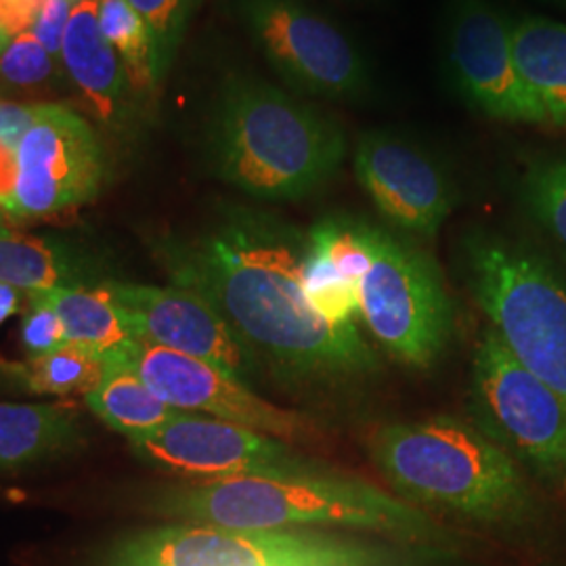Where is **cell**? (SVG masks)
<instances>
[{
	"mask_svg": "<svg viewBox=\"0 0 566 566\" xmlns=\"http://www.w3.org/2000/svg\"><path fill=\"white\" fill-rule=\"evenodd\" d=\"M0 390H13V386L9 382V378H7V374H4L2 367H0Z\"/></svg>",
	"mask_w": 566,
	"mask_h": 566,
	"instance_id": "d6a6232c",
	"label": "cell"
},
{
	"mask_svg": "<svg viewBox=\"0 0 566 566\" xmlns=\"http://www.w3.org/2000/svg\"><path fill=\"white\" fill-rule=\"evenodd\" d=\"M369 460L392 493L472 523H507L525 512L528 493L516 460L483 428L449 416L378 426Z\"/></svg>",
	"mask_w": 566,
	"mask_h": 566,
	"instance_id": "277c9868",
	"label": "cell"
},
{
	"mask_svg": "<svg viewBox=\"0 0 566 566\" xmlns=\"http://www.w3.org/2000/svg\"><path fill=\"white\" fill-rule=\"evenodd\" d=\"M61 65L103 124L122 120L130 84L118 53L103 36L97 0H76L63 36Z\"/></svg>",
	"mask_w": 566,
	"mask_h": 566,
	"instance_id": "2e32d148",
	"label": "cell"
},
{
	"mask_svg": "<svg viewBox=\"0 0 566 566\" xmlns=\"http://www.w3.org/2000/svg\"><path fill=\"white\" fill-rule=\"evenodd\" d=\"M353 170L380 217L403 235L434 240L455 206L446 168L401 133H364L353 151Z\"/></svg>",
	"mask_w": 566,
	"mask_h": 566,
	"instance_id": "5bb4252c",
	"label": "cell"
},
{
	"mask_svg": "<svg viewBox=\"0 0 566 566\" xmlns=\"http://www.w3.org/2000/svg\"><path fill=\"white\" fill-rule=\"evenodd\" d=\"M76 0H44L30 32L53 60L61 63V46Z\"/></svg>",
	"mask_w": 566,
	"mask_h": 566,
	"instance_id": "83f0119b",
	"label": "cell"
},
{
	"mask_svg": "<svg viewBox=\"0 0 566 566\" xmlns=\"http://www.w3.org/2000/svg\"><path fill=\"white\" fill-rule=\"evenodd\" d=\"M549 2H554V4H560V7H565L566 9V0H549Z\"/></svg>",
	"mask_w": 566,
	"mask_h": 566,
	"instance_id": "d590c367",
	"label": "cell"
},
{
	"mask_svg": "<svg viewBox=\"0 0 566 566\" xmlns=\"http://www.w3.org/2000/svg\"><path fill=\"white\" fill-rule=\"evenodd\" d=\"M84 401L103 424L128 441L145 437L185 413L164 403L126 361H109L102 385L88 392Z\"/></svg>",
	"mask_w": 566,
	"mask_h": 566,
	"instance_id": "44dd1931",
	"label": "cell"
},
{
	"mask_svg": "<svg viewBox=\"0 0 566 566\" xmlns=\"http://www.w3.org/2000/svg\"><path fill=\"white\" fill-rule=\"evenodd\" d=\"M443 547L306 528H229L172 523L139 531L107 566H432Z\"/></svg>",
	"mask_w": 566,
	"mask_h": 566,
	"instance_id": "5b68a950",
	"label": "cell"
},
{
	"mask_svg": "<svg viewBox=\"0 0 566 566\" xmlns=\"http://www.w3.org/2000/svg\"><path fill=\"white\" fill-rule=\"evenodd\" d=\"M343 124L256 74L224 76L206 122V156L221 181L261 202H301L340 172Z\"/></svg>",
	"mask_w": 566,
	"mask_h": 566,
	"instance_id": "3957f363",
	"label": "cell"
},
{
	"mask_svg": "<svg viewBox=\"0 0 566 566\" xmlns=\"http://www.w3.org/2000/svg\"><path fill=\"white\" fill-rule=\"evenodd\" d=\"M97 18L103 36L118 53L130 91H154V42L151 32L128 0H97Z\"/></svg>",
	"mask_w": 566,
	"mask_h": 566,
	"instance_id": "603a6c76",
	"label": "cell"
},
{
	"mask_svg": "<svg viewBox=\"0 0 566 566\" xmlns=\"http://www.w3.org/2000/svg\"><path fill=\"white\" fill-rule=\"evenodd\" d=\"M151 510L175 523L229 528L340 531L434 547L451 539L424 507L325 465L290 474L187 481L160 491Z\"/></svg>",
	"mask_w": 566,
	"mask_h": 566,
	"instance_id": "7a4b0ae2",
	"label": "cell"
},
{
	"mask_svg": "<svg viewBox=\"0 0 566 566\" xmlns=\"http://www.w3.org/2000/svg\"><path fill=\"white\" fill-rule=\"evenodd\" d=\"M128 443L133 455L143 464L187 481L290 474L324 468L275 437L200 413H181L163 428Z\"/></svg>",
	"mask_w": 566,
	"mask_h": 566,
	"instance_id": "4fadbf2b",
	"label": "cell"
},
{
	"mask_svg": "<svg viewBox=\"0 0 566 566\" xmlns=\"http://www.w3.org/2000/svg\"><path fill=\"white\" fill-rule=\"evenodd\" d=\"M107 365L109 361L97 353L70 343L42 357H28L21 364L0 361L13 390L49 397H67L76 392L86 397L102 385Z\"/></svg>",
	"mask_w": 566,
	"mask_h": 566,
	"instance_id": "7402d4cb",
	"label": "cell"
},
{
	"mask_svg": "<svg viewBox=\"0 0 566 566\" xmlns=\"http://www.w3.org/2000/svg\"><path fill=\"white\" fill-rule=\"evenodd\" d=\"M105 168V151L91 122L67 105L42 103L15 151V179L2 208L18 223L93 202Z\"/></svg>",
	"mask_w": 566,
	"mask_h": 566,
	"instance_id": "30bf717a",
	"label": "cell"
},
{
	"mask_svg": "<svg viewBox=\"0 0 566 566\" xmlns=\"http://www.w3.org/2000/svg\"><path fill=\"white\" fill-rule=\"evenodd\" d=\"M21 304H23V292L0 282V325L11 319L13 315H18Z\"/></svg>",
	"mask_w": 566,
	"mask_h": 566,
	"instance_id": "4dcf8cb0",
	"label": "cell"
},
{
	"mask_svg": "<svg viewBox=\"0 0 566 566\" xmlns=\"http://www.w3.org/2000/svg\"><path fill=\"white\" fill-rule=\"evenodd\" d=\"M137 338L219 365L252 385L263 369L240 336L200 294L181 285L107 280Z\"/></svg>",
	"mask_w": 566,
	"mask_h": 566,
	"instance_id": "9a60e30c",
	"label": "cell"
},
{
	"mask_svg": "<svg viewBox=\"0 0 566 566\" xmlns=\"http://www.w3.org/2000/svg\"><path fill=\"white\" fill-rule=\"evenodd\" d=\"M109 275L102 256L81 243L61 238L0 235V282L21 292H51L102 285Z\"/></svg>",
	"mask_w": 566,
	"mask_h": 566,
	"instance_id": "e0dca14e",
	"label": "cell"
},
{
	"mask_svg": "<svg viewBox=\"0 0 566 566\" xmlns=\"http://www.w3.org/2000/svg\"><path fill=\"white\" fill-rule=\"evenodd\" d=\"M250 41L285 88L325 102H361L371 67L340 23L308 0H231Z\"/></svg>",
	"mask_w": 566,
	"mask_h": 566,
	"instance_id": "ba28073f",
	"label": "cell"
},
{
	"mask_svg": "<svg viewBox=\"0 0 566 566\" xmlns=\"http://www.w3.org/2000/svg\"><path fill=\"white\" fill-rule=\"evenodd\" d=\"M443 65L460 102L489 120L547 124L514 57L512 21L491 0H449Z\"/></svg>",
	"mask_w": 566,
	"mask_h": 566,
	"instance_id": "8fae6325",
	"label": "cell"
},
{
	"mask_svg": "<svg viewBox=\"0 0 566 566\" xmlns=\"http://www.w3.org/2000/svg\"><path fill=\"white\" fill-rule=\"evenodd\" d=\"M57 65L32 32H23L0 53V78L11 86L34 88L51 81Z\"/></svg>",
	"mask_w": 566,
	"mask_h": 566,
	"instance_id": "484cf974",
	"label": "cell"
},
{
	"mask_svg": "<svg viewBox=\"0 0 566 566\" xmlns=\"http://www.w3.org/2000/svg\"><path fill=\"white\" fill-rule=\"evenodd\" d=\"M41 294L55 306L65 329V343L93 350L107 361H126L139 340L105 283Z\"/></svg>",
	"mask_w": 566,
	"mask_h": 566,
	"instance_id": "d6986e66",
	"label": "cell"
},
{
	"mask_svg": "<svg viewBox=\"0 0 566 566\" xmlns=\"http://www.w3.org/2000/svg\"><path fill=\"white\" fill-rule=\"evenodd\" d=\"M28 308L21 319V344L28 357H42L65 343V329L55 306L41 292H30Z\"/></svg>",
	"mask_w": 566,
	"mask_h": 566,
	"instance_id": "4316f807",
	"label": "cell"
},
{
	"mask_svg": "<svg viewBox=\"0 0 566 566\" xmlns=\"http://www.w3.org/2000/svg\"><path fill=\"white\" fill-rule=\"evenodd\" d=\"M44 0H0V28L9 39L30 32Z\"/></svg>",
	"mask_w": 566,
	"mask_h": 566,
	"instance_id": "f546056e",
	"label": "cell"
},
{
	"mask_svg": "<svg viewBox=\"0 0 566 566\" xmlns=\"http://www.w3.org/2000/svg\"><path fill=\"white\" fill-rule=\"evenodd\" d=\"M142 15L154 42V76L163 84L179 55L187 30L203 0H128Z\"/></svg>",
	"mask_w": 566,
	"mask_h": 566,
	"instance_id": "d4e9b609",
	"label": "cell"
},
{
	"mask_svg": "<svg viewBox=\"0 0 566 566\" xmlns=\"http://www.w3.org/2000/svg\"><path fill=\"white\" fill-rule=\"evenodd\" d=\"M11 217L7 214V210L2 208V203H0V235H7V233H11L13 231V227H11Z\"/></svg>",
	"mask_w": 566,
	"mask_h": 566,
	"instance_id": "1f68e13d",
	"label": "cell"
},
{
	"mask_svg": "<svg viewBox=\"0 0 566 566\" xmlns=\"http://www.w3.org/2000/svg\"><path fill=\"white\" fill-rule=\"evenodd\" d=\"M336 2H344V4H371L374 0H336Z\"/></svg>",
	"mask_w": 566,
	"mask_h": 566,
	"instance_id": "e575fe53",
	"label": "cell"
},
{
	"mask_svg": "<svg viewBox=\"0 0 566 566\" xmlns=\"http://www.w3.org/2000/svg\"><path fill=\"white\" fill-rule=\"evenodd\" d=\"M465 282L510 353L566 411V282L528 245L491 231L462 240Z\"/></svg>",
	"mask_w": 566,
	"mask_h": 566,
	"instance_id": "8992f818",
	"label": "cell"
},
{
	"mask_svg": "<svg viewBox=\"0 0 566 566\" xmlns=\"http://www.w3.org/2000/svg\"><path fill=\"white\" fill-rule=\"evenodd\" d=\"M143 380L164 403L185 411L217 418L231 424L275 437L290 446L322 443L325 432L319 420L263 399L254 388L231 376L219 365L198 357L137 340L126 357Z\"/></svg>",
	"mask_w": 566,
	"mask_h": 566,
	"instance_id": "7c38bea8",
	"label": "cell"
},
{
	"mask_svg": "<svg viewBox=\"0 0 566 566\" xmlns=\"http://www.w3.org/2000/svg\"><path fill=\"white\" fill-rule=\"evenodd\" d=\"M369 266L359 282V322L390 359L428 369L453 336V303L441 266L418 243L359 217Z\"/></svg>",
	"mask_w": 566,
	"mask_h": 566,
	"instance_id": "52a82bcc",
	"label": "cell"
},
{
	"mask_svg": "<svg viewBox=\"0 0 566 566\" xmlns=\"http://www.w3.org/2000/svg\"><path fill=\"white\" fill-rule=\"evenodd\" d=\"M86 441L76 411L51 403H0V470L46 464Z\"/></svg>",
	"mask_w": 566,
	"mask_h": 566,
	"instance_id": "ac0fdd59",
	"label": "cell"
},
{
	"mask_svg": "<svg viewBox=\"0 0 566 566\" xmlns=\"http://www.w3.org/2000/svg\"><path fill=\"white\" fill-rule=\"evenodd\" d=\"M42 103L28 105V103L2 102L0 99V147L9 151H18L21 139L32 128V124L41 114Z\"/></svg>",
	"mask_w": 566,
	"mask_h": 566,
	"instance_id": "f1b7e54d",
	"label": "cell"
},
{
	"mask_svg": "<svg viewBox=\"0 0 566 566\" xmlns=\"http://www.w3.org/2000/svg\"><path fill=\"white\" fill-rule=\"evenodd\" d=\"M472 397L483 430L533 470L566 481V411L489 325L472 359Z\"/></svg>",
	"mask_w": 566,
	"mask_h": 566,
	"instance_id": "9c48e42d",
	"label": "cell"
},
{
	"mask_svg": "<svg viewBox=\"0 0 566 566\" xmlns=\"http://www.w3.org/2000/svg\"><path fill=\"white\" fill-rule=\"evenodd\" d=\"M521 200L528 214L566 252V158L531 164L521 179Z\"/></svg>",
	"mask_w": 566,
	"mask_h": 566,
	"instance_id": "cb8c5ba5",
	"label": "cell"
},
{
	"mask_svg": "<svg viewBox=\"0 0 566 566\" xmlns=\"http://www.w3.org/2000/svg\"><path fill=\"white\" fill-rule=\"evenodd\" d=\"M156 254L175 285L212 304L248 350L287 385L343 386L380 361L361 325H334L304 294L306 231L245 206L223 208L191 238H164Z\"/></svg>",
	"mask_w": 566,
	"mask_h": 566,
	"instance_id": "6da1fadb",
	"label": "cell"
},
{
	"mask_svg": "<svg viewBox=\"0 0 566 566\" xmlns=\"http://www.w3.org/2000/svg\"><path fill=\"white\" fill-rule=\"evenodd\" d=\"M9 42H11V39H9V36H7V32L0 28V53L7 49V44H9Z\"/></svg>",
	"mask_w": 566,
	"mask_h": 566,
	"instance_id": "836d02e7",
	"label": "cell"
},
{
	"mask_svg": "<svg viewBox=\"0 0 566 566\" xmlns=\"http://www.w3.org/2000/svg\"><path fill=\"white\" fill-rule=\"evenodd\" d=\"M514 57L547 124L566 130V25L546 18L512 21Z\"/></svg>",
	"mask_w": 566,
	"mask_h": 566,
	"instance_id": "ffe728a7",
	"label": "cell"
}]
</instances>
